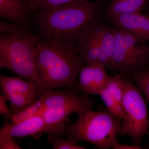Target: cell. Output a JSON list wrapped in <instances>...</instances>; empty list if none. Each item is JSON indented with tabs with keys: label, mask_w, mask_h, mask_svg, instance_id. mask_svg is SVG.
Instances as JSON below:
<instances>
[{
	"label": "cell",
	"mask_w": 149,
	"mask_h": 149,
	"mask_svg": "<svg viewBox=\"0 0 149 149\" xmlns=\"http://www.w3.org/2000/svg\"><path fill=\"white\" fill-rule=\"evenodd\" d=\"M37 42V75L43 92L74 88L85 63L75 49L56 38L44 40L38 36Z\"/></svg>",
	"instance_id": "6da1fadb"
},
{
	"label": "cell",
	"mask_w": 149,
	"mask_h": 149,
	"mask_svg": "<svg viewBox=\"0 0 149 149\" xmlns=\"http://www.w3.org/2000/svg\"><path fill=\"white\" fill-rule=\"evenodd\" d=\"M100 13L98 5L88 0H78L56 8L39 10L35 24L38 36L44 40L56 38L72 47L78 34L95 21Z\"/></svg>",
	"instance_id": "7a4b0ae2"
},
{
	"label": "cell",
	"mask_w": 149,
	"mask_h": 149,
	"mask_svg": "<svg viewBox=\"0 0 149 149\" xmlns=\"http://www.w3.org/2000/svg\"><path fill=\"white\" fill-rule=\"evenodd\" d=\"M75 122L68 125L66 139L89 143L100 149L113 148L120 133L121 120L107 109L82 110L77 113Z\"/></svg>",
	"instance_id": "3957f363"
},
{
	"label": "cell",
	"mask_w": 149,
	"mask_h": 149,
	"mask_svg": "<svg viewBox=\"0 0 149 149\" xmlns=\"http://www.w3.org/2000/svg\"><path fill=\"white\" fill-rule=\"evenodd\" d=\"M38 35L27 32L0 37V68L36 83L43 93L37 72Z\"/></svg>",
	"instance_id": "277c9868"
},
{
	"label": "cell",
	"mask_w": 149,
	"mask_h": 149,
	"mask_svg": "<svg viewBox=\"0 0 149 149\" xmlns=\"http://www.w3.org/2000/svg\"><path fill=\"white\" fill-rule=\"evenodd\" d=\"M76 88L44 91V107L41 115L46 125L45 133L66 137L67 123L72 113L92 108L93 103L88 95L78 93Z\"/></svg>",
	"instance_id": "5b68a950"
},
{
	"label": "cell",
	"mask_w": 149,
	"mask_h": 149,
	"mask_svg": "<svg viewBox=\"0 0 149 149\" xmlns=\"http://www.w3.org/2000/svg\"><path fill=\"white\" fill-rule=\"evenodd\" d=\"M115 45L109 68L122 75H131L145 69L149 61V45L142 38L115 28Z\"/></svg>",
	"instance_id": "8992f818"
},
{
	"label": "cell",
	"mask_w": 149,
	"mask_h": 149,
	"mask_svg": "<svg viewBox=\"0 0 149 149\" xmlns=\"http://www.w3.org/2000/svg\"><path fill=\"white\" fill-rule=\"evenodd\" d=\"M124 88L120 136H128L137 144L143 140L149 127L148 113L142 92L127 76L122 75Z\"/></svg>",
	"instance_id": "52a82bcc"
},
{
	"label": "cell",
	"mask_w": 149,
	"mask_h": 149,
	"mask_svg": "<svg viewBox=\"0 0 149 149\" xmlns=\"http://www.w3.org/2000/svg\"><path fill=\"white\" fill-rule=\"evenodd\" d=\"M100 25L96 20L88 24L78 34L72 44L86 64L99 63Z\"/></svg>",
	"instance_id": "ba28073f"
},
{
	"label": "cell",
	"mask_w": 149,
	"mask_h": 149,
	"mask_svg": "<svg viewBox=\"0 0 149 149\" xmlns=\"http://www.w3.org/2000/svg\"><path fill=\"white\" fill-rule=\"evenodd\" d=\"M110 76L105 67L99 63L86 64L80 70L79 81L74 88L88 95H99Z\"/></svg>",
	"instance_id": "9c48e42d"
},
{
	"label": "cell",
	"mask_w": 149,
	"mask_h": 149,
	"mask_svg": "<svg viewBox=\"0 0 149 149\" xmlns=\"http://www.w3.org/2000/svg\"><path fill=\"white\" fill-rule=\"evenodd\" d=\"M109 18L116 28L149 41V16L134 13L120 14Z\"/></svg>",
	"instance_id": "30bf717a"
},
{
	"label": "cell",
	"mask_w": 149,
	"mask_h": 149,
	"mask_svg": "<svg viewBox=\"0 0 149 149\" xmlns=\"http://www.w3.org/2000/svg\"><path fill=\"white\" fill-rule=\"evenodd\" d=\"M14 139L35 136L45 132L46 125L41 115L16 123H9L1 128Z\"/></svg>",
	"instance_id": "8fae6325"
},
{
	"label": "cell",
	"mask_w": 149,
	"mask_h": 149,
	"mask_svg": "<svg viewBox=\"0 0 149 149\" xmlns=\"http://www.w3.org/2000/svg\"><path fill=\"white\" fill-rule=\"evenodd\" d=\"M1 86L4 93H14L25 95L36 100L42 95L38 85L20 77H7L0 75Z\"/></svg>",
	"instance_id": "7c38bea8"
},
{
	"label": "cell",
	"mask_w": 149,
	"mask_h": 149,
	"mask_svg": "<svg viewBox=\"0 0 149 149\" xmlns=\"http://www.w3.org/2000/svg\"><path fill=\"white\" fill-rule=\"evenodd\" d=\"M29 11L27 3L21 0H0V17L3 19L25 26Z\"/></svg>",
	"instance_id": "4fadbf2b"
},
{
	"label": "cell",
	"mask_w": 149,
	"mask_h": 149,
	"mask_svg": "<svg viewBox=\"0 0 149 149\" xmlns=\"http://www.w3.org/2000/svg\"><path fill=\"white\" fill-rule=\"evenodd\" d=\"M115 29L100 24L99 63L109 68L115 45Z\"/></svg>",
	"instance_id": "5bb4252c"
},
{
	"label": "cell",
	"mask_w": 149,
	"mask_h": 149,
	"mask_svg": "<svg viewBox=\"0 0 149 149\" xmlns=\"http://www.w3.org/2000/svg\"><path fill=\"white\" fill-rule=\"evenodd\" d=\"M147 0H111L106 9L109 17L127 13H141Z\"/></svg>",
	"instance_id": "9a60e30c"
},
{
	"label": "cell",
	"mask_w": 149,
	"mask_h": 149,
	"mask_svg": "<svg viewBox=\"0 0 149 149\" xmlns=\"http://www.w3.org/2000/svg\"><path fill=\"white\" fill-rule=\"evenodd\" d=\"M44 104V95L42 93L40 97L29 103L21 110L14 113L10 123H16L41 115Z\"/></svg>",
	"instance_id": "2e32d148"
},
{
	"label": "cell",
	"mask_w": 149,
	"mask_h": 149,
	"mask_svg": "<svg viewBox=\"0 0 149 149\" xmlns=\"http://www.w3.org/2000/svg\"><path fill=\"white\" fill-rule=\"evenodd\" d=\"M105 86L118 103L122 107L123 100L124 94L122 74H116L114 76H110Z\"/></svg>",
	"instance_id": "e0dca14e"
},
{
	"label": "cell",
	"mask_w": 149,
	"mask_h": 149,
	"mask_svg": "<svg viewBox=\"0 0 149 149\" xmlns=\"http://www.w3.org/2000/svg\"><path fill=\"white\" fill-rule=\"evenodd\" d=\"M99 96L101 97L107 109L115 116L122 120L124 116L123 109L118 103L106 86L101 91Z\"/></svg>",
	"instance_id": "ac0fdd59"
},
{
	"label": "cell",
	"mask_w": 149,
	"mask_h": 149,
	"mask_svg": "<svg viewBox=\"0 0 149 149\" xmlns=\"http://www.w3.org/2000/svg\"><path fill=\"white\" fill-rule=\"evenodd\" d=\"M78 0H27V4L31 11L56 8L68 3Z\"/></svg>",
	"instance_id": "d6986e66"
},
{
	"label": "cell",
	"mask_w": 149,
	"mask_h": 149,
	"mask_svg": "<svg viewBox=\"0 0 149 149\" xmlns=\"http://www.w3.org/2000/svg\"><path fill=\"white\" fill-rule=\"evenodd\" d=\"M10 103V108L14 113L19 111L28 104L34 101V99L25 95L14 93H4Z\"/></svg>",
	"instance_id": "ffe728a7"
},
{
	"label": "cell",
	"mask_w": 149,
	"mask_h": 149,
	"mask_svg": "<svg viewBox=\"0 0 149 149\" xmlns=\"http://www.w3.org/2000/svg\"><path fill=\"white\" fill-rule=\"evenodd\" d=\"M149 104V68L130 75Z\"/></svg>",
	"instance_id": "44dd1931"
},
{
	"label": "cell",
	"mask_w": 149,
	"mask_h": 149,
	"mask_svg": "<svg viewBox=\"0 0 149 149\" xmlns=\"http://www.w3.org/2000/svg\"><path fill=\"white\" fill-rule=\"evenodd\" d=\"M48 140L52 148L54 149H85L87 148L81 146L77 142L70 141L65 138L48 135Z\"/></svg>",
	"instance_id": "7402d4cb"
},
{
	"label": "cell",
	"mask_w": 149,
	"mask_h": 149,
	"mask_svg": "<svg viewBox=\"0 0 149 149\" xmlns=\"http://www.w3.org/2000/svg\"><path fill=\"white\" fill-rule=\"evenodd\" d=\"M29 31L27 27L17 23L0 22V33L1 35H9L22 33Z\"/></svg>",
	"instance_id": "603a6c76"
},
{
	"label": "cell",
	"mask_w": 149,
	"mask_h": 149,
	"mask_svg": "<svg viewBox=\"0 0 149 149\" xmlns=\"http://www.w3.org/2000/svg\"><path fill=\"white\" fill-rule=\"evenodd\" d=\"M21 147L8 133L0 130V149H21Z\"/></svg>",
	"instance_id": "cb8c5ba5"
},
{
	"label": "cell",
	"mask_w": 149,
	"mask_h": 149,
	"mask_svg": "<svg viewBox=\"0 0 149 149\" xmlns=\"http://www.w3.org/2000/svg\"><path fill=\"white\" fill-rule=\"evenodd\" d=\"M7 101L8 100L5 95L4 94L0 95V113L3 116L4 118L2 127L8 125L14 114L12 109L7 106Z\"/></svg>",
	"instance_id": "d4e9b609"
},
{
	"label": "cell",
	"mask_w": 149,
	"mask_h": 149,
	"mask_svg": "<svg viewBox=\"0 0 149 149\" xmlns=\"http://www.w3.org/2000/svg\"><path fill=\"white\" fill-rule=\"evenodd\" d=\"M113 149H143L142 147L137 146V144L130 145L128 144L120 143L117 141L113 147Z\"/></svg>",
	"instance_id": "484cf974"
},
{
	"label": "cell",
	"mask_w": 149,
	"mask_h": 149,
	"mask_svg": "<svg viewBox=\"0 0 149 149\" xmlns=\"http://www.w3.org/2000/svg\"><path fill=\"white\" fill-rule=\"evenodd\" d=\"M147 133H148V135L149 138V130H148V132H147Z\"/></svg>",
	"instance_id": "4316f807"
}]
</instances>
